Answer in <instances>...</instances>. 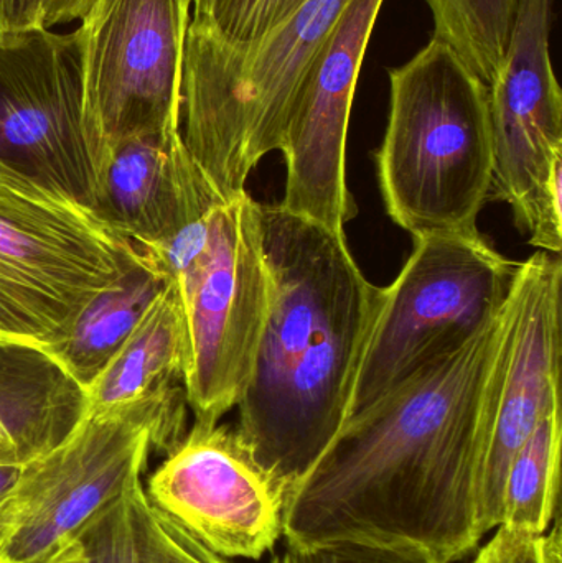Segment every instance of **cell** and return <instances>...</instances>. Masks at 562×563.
Segmentation results:
<instances>
[{
  "instance_id": "cell-1",
  "label": "cell",
  "mask_w": 562,
  "mask_h": 563,
  "mask_svg": "<svg viewBox=\"0 0 562 563\" xmlns=\"http://www.w3.org/2000/svg\"><path fill=\"white\" fill-rule=\"evenodd\" d=\"M514 318L510 291L481 333L346 419L287 498V545H406L439 563L474 552L484 538L482 470Z\"/></svg>"
},
{
  "instance_id": "cell-2",
  "label": "cell",
  "mask_w": 562,
  "mask_h": 563,
  "mask_svg": "<svg viewBox=\"0 0 562 563\" xmlns=\"http://www.w3.org/2000/svg\"><path fill=\"white\" fill-rule=\"evenodd\" d=\"M269 311L236 432L293 492L350 417L353 389L383 300L345 233L260 203Z\"/></svg>"
},
{
  "instance_id": "cell-3",
  "label": "cell",
  "mask_w": 562,
  "mask_h": 563,
  "mask_svg": "<svg viewBox=\"0 0 562 563\" xmlns=\"http://www.w3.org/2000/svg\"><path fill=\"white\" fill-rule=\"evenodd\" d=\"M388 125L376 152L389 218L415 240L478 234L491 200V95L441 40L389 71Z\"/></svg>"
},
{
  "instance_id": "cell-4",
  "label": "cell",
  "mask_w": 562,
  "mask_h": 563,
  "mask_svg": "<svg viewBox=\"0 0 562 563\" xmlns=\"http://www.w3.org/2000/svg\"><path fill=\"white\" fill-rule=\"evenodd\" d=\"M352 0H307L251 45L188 23L180 134L218 197L246 191L251 172L280 151L297 89Z\"/></svg>"
},
{
  "instance_id": "cell-5",
  "label": "cell",
  "mask_w": 562,
  "mask_h": 563,
  "mask_svg": "<svg viewBox=\"0 0 562 563\" xmlns=\"http://www.w3.org/2000/svg\"><path fill=\"white\" fill-rule=\"evenodd\" d=\"M148 269L174 280L184 307V377L195 423L217 426L238 407L269 311L260 203L247 191L220 200L170 240L137 247Z\"/></svg>"
},
{
  "instance_id": "cell-6",
  "label": "cell",
  "mask_w": 562,
  "mask_h": 563,
  "mask_svg": "<svg viewBox=\"0 0 562 563\" xmlns=\"http://www.w3.org/2000/svg\"><path fill=\"white\" fill-rule=\"evenodd\" d=\"M141 266L137 247L89 205L0 162V347L45 357Z\"/></svg>"
},
{
  "instance_id": "cell-7",
  "label": "cell",
  "mask_w": 562,
  "mask_h": 563,
  "mask_svg": "<svg viewBox=\"0 0 562 563\" xmlns=\"http://www.w3.org/2000/svg\"><path fill=\"white\" fill-rule=\"evenodd\" d=\"M184 387L99 412H79L65 439L20 468L0 493V559L46 563L141 479L152 449L185 433Z\"/></svg>"
},
{
  "instance_id": "cell-8",
  "label": "cell",
  "mask_w": 562,
  "mask_h": 563,
  "mask_svg": "<svg viewBox=\"0 0 562 563\" xmlns=\"http://www.w3.org/2000/svg\"><path fill=\"white\" fill-rule=\"evenodd\" d=\"M517 267L481 233L415 240L401 273L383 287L350 416L488 327L507 303Z\"/></svg>"
},
{
  "instance_id": "cell-9",
  "label": "cell",
  "mask_w": 562,
  "mask_h": 563,
  "mask_svg": "<svg viewBox=\"0 0 562 563\" xmlns=\"http://www.w3.org/2000/svg\"><path fill=\"white\" fill-rule=\"evenodd\" d=\"M190 16L191 0H96L82 16L76 32L92 178L121 142L180 132Z\"/></svg>"
},
{
  "instance_id": "cell-10",
  "label": "cell",
  "mask_w": 562,
  "mask_h": 563,
  "mask_svg": "<svg viewBox=\"0 0 562 563\" xmlns=\"http://www.w3.org/2000/svg\"><path fill=\"white\" fill-rule=\"evenodd\" d=\"M553 0H521L492 85L491 200L505 201L537 250H562V95L550 53Z\"/></svg>"
},
{
  "instance_id": "cell-11",
  "label": "cell",
  "mask_w": 562,
  "mask_h": 563,
  "mask_svg": "<svg viewBox=\"0 0 562 563\" xmlns=\"http://www.w3.org/2000/svg\"><path fill=\"white\" fill-rule=\"evenodd\" d=\"M148 498L221 558L260 561L283 538L289 489L236 429L194 423L148 476Z\"/></svg>"
},
{
  "instance_id": "cell-12",
  "label": "cell",
  "mask_w": 562,
  "mask_h": 563,
  "mask_svg": "<svg viewBox=\"0 0 562 563\" xmlns=\"http://www.w3.org/2000/svg\"><path fill=\"white\" fill-rule=\"evenodd\" d=\"M0 162L91 203L76 30L0 33Z\"/></svg>"
},
{
  "instance_id": "cell-13",
  "label": "cell",
  "mask_w": 562,
  "mask_h": 563,
  "mask_svg": "<svg viewBox=\"0 0 562 563\" xmlns=\"http://www.w3.org/2000/svg\"><path fill=\"white\" fill-rule=\"evenodd\" d=\"M385 0H352L304 76L284 132L289 213L343 233L356 217L346 185V137L353 96Z\"/></svg>"
},
{
  "instance_id": "cell-14",
  "label": "cell",
  "mask_w": 562,
  "mask_h": 563,
  "mask_svg": "<svg viewBox=\"0 0 562 563\" xmlns=\"http://www.w3.org/2000/svg\"><path fill=\"white\" fill-rule=\"evenodd\" d=\"M561 285L560 254L538 251L518 264L511 288L514 333L482 470L478 521L484 536L500 526L502 488L511 460L562 400Z\"/></svg>"
},
{
  "instance_id": "cell-15",
  "label": "cell",
  "mask_w": 562,
  "mask_h": 563,
  "mask_svg": "<svg viewBox=\"0 0 562 563\" xmlns=\"http://www.w3.org/2000/svg\"><path fill=\"white\" fill-rule=\"evenodd\" d=\"M220 200L174 132L115 145L96 170L89 207L129 243L145 247L170 240Z\"/></svg>"
},
{
  "instance_id": "cell-16",
  "label": "cell",
  "mask_w": 562,
  "mask_h": 563,
  "mask_svg": "<svg viewBox=\"0 0 562 563\" xmlns=\"http://www.w3.org/2000/svg\"><path fill=\"white\" fill-rule=\"evenodd\" d=\"M188 336L180 294L165 280L118 353L79 393V412H99L184 387Z\"/></svg>"
},
{
  "instance_id": "cell-17",
  "label": "cell",
  "mask_w": 562,
  "mask_h": 563,
  "mask_svg": "<svg viewBox=\"0 0 562 563\" xmlns=\"http://www.w3.org/2000/svg\"><path fill=\"white\" fill-rule=\"evenodd\" d=\"M81 563H233L154 505L135 479L73 539Z\"/></svg>"
},
{
  "instance_id": "cell-18",
  "label": "cell",
  "mask_w": 562,
  "mask_h": 563,
  "mask_svg": "<svg viewBox=\"0 0 562 563\" xmlns=\"http://www.w3.org/2000/svg\"><path fill=\"white\" fill-rule=\"evenodd\" d=\"M164 284L145 264L139 267L92 300L68 338L42 360L81 393L114 357Z\"/></svg>"
},
{
  "instance_id": "cell-19",
  "label": "cell",
  "mask_w": 562,
  "mask_h": 563,
  "mask_svg": "<svg viewBox=\"0 0 562 563\" xmlns=\"http://www.w3.org/2000/svg\"><path fill=\"white\" fill-rule=\"evenodd\" d=\"M561 449L562 400L548 410L508 466L502 488L500 526L547 534L558 515Z\"/></svg>"
},
{
  "instance_id": "cell-20",
  "label": "cell",
  "mask_w": 562,
  "mask_h": 563,
  "mask_svg": "<svg viewBox=\"0 0 562 563\" xmlns=\"http://www.w3.org/2000/svg\"><path fill=\"white\" fill-rule=\"evenodd\" d=\"M434 35L465 66L491 86L502 68L517 23L521 0H426Z\"/></svg>"
},
{
  "instance_id": "cell-21",
  "label": "cell",
  "mask_w": 562,
  "mask_h": 563,
  "mask_svg": "<svg viewBox=\"0 0 562 563\" xmlns=\"http://www.w3.org/2000/svg\"><path fill=\"white\" fill-rule=\"evenodd\" d=\"M307 0H210L194 10L191 25L230 45H251L286 22Z\"/></svg>"
},
{
  "instance_id": "cell-22",
  "label": "cell",
  "mask_w": 562,
  "mask_h": 563,
  "mask_svg": "<svg viewBox=\"0 0 562 563\" xmlns=\"http://www.w3.org/2000/svg\"><path fill=\"white\" fill-rule=\"evenodd\" d=\"M271 563H439L425 551L406 545L333 541L296 548L287 545Z\"/></svg>"
},
{
  "instance_id": "cell-23",
  "label": "cell",
  "mask_w": 562,
  "mask_h": 563,
  "mask_svg": "<svg viewBox=\"0 0 562 563\" xmlns=\"http://www.w3.org/2000/svg\"><path fill=\"white\" fill-rule=\"evenodd\" d=\"M472 563H562L560 519L547 534H528L500 526Z\"/></svg>"
},
{
  "instance_id": "cell-24",
  "label": "cell",
  "mask_w": 562,
  "mask_h": 563,
  "mask_svg": "<svg viewBox=\"0 0 562 563\" xmlns=\"http://www.w3.org/2000/svg\"><path fill=\"white\" fill-rule=\"evenodd\" d=\"M35 456V442L25 420L0 400V466L25 465Z\"/></svg>"
},
{
  "instance_id": "cell-25",
  "label": "cell",
  "mask_w": 562,
  "mask_h": 563,
  "mask_svg": "<svg viewBox=\"0 0 562 563\" xmlns=\"http://www.w3.org/2000/svg\"><path fill=\"white\" fill-rule=\"evenodd\" d=\"M46 0H0V33L45 26Z\"/></svg>"
},
{
  "instance_id": "cell-26",
  "label": "cell",
  "mask_w": 562,
  "mask_h": 563,
  "mask_svg": "<svg viewBox=\"0 0 562 563\" xmlns=\"http://www.w3.org/2000/svg\"><path fill=\"white\" fill-rule=\"evenodd\" d=\"M95 2L96 0H46V29L59 23L81 20Z\"/></svg>"
},
{
  "instance_id": "cell-27",
  "label": "cell",
  "mask_w": 562,
  "mask_h": 563,
  "mask_svg": "<svg viewBox=\"0 0 562 563\" xmlns=\"http://www.w3.org/2000/svg\"><path fill=\"white\" fill-rule=\"evenodd\" d=\"M46 563H81V561H79L78 552H76L73 542H68Z\"/></svg>"
},
{
  "instance_id": "cell-28",
  "label": "cell",
  "mask_w": 562,
  "mask_h": 563,
  "mask_svg": "<svg viewBox=\"0 0 562 563\" xmlns=\"http://www.w3.org/2000/svg\"><path fill=\"white\" fill-rule=\"evenodd\" d=\"M20 468H22V465L0 466V493L5 492L12 485L13 479L19 475Z\"/></svg>"
},
{
  "instance_id": "cell-29",
  "label": "cell",
  "mask_w": 562,
  "mask_h": 563,
  "mask_svg": "<svg viewBox=\"0 0 562 563\" xmlns=\"http://www.w3.org/2000/svg\"><path fill=\"white\" fill-rule=\"evenodd\" d=\"M208 2H210V0H191V12H194V10L203 9Z\"/></svg>"
},
{
  "instance_id": "cell-30",
  "label": "cell",
  "mask_w": 562,
  "mask_h": 563,
  "mask_svg": "<svg viewBox=\"0 0 562 563\" xmlns=\"http://www.w3.org/2000/svg\"><path fill=\"white\" fill-rule=\"evenodd\" d=\"M0 563H5V562H3L2 559H0Z\"/></svg>"
}]
</instances>
